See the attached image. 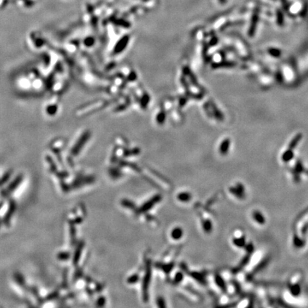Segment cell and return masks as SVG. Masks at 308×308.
Masks as SVG:
<instances>
[{"mask_svg":"<svg viewBox=\"0 0 308 308\" xmlns=\"http://www.w3.org/2000/svg\"><path fill=\"white\" fill-rule=\"evenodd\" d=\"M308 231V208L296 217L292 226V245L296 248H303L305 244Z\"/></svg>","mask_w":308,"mask_h":308,"instance_id":"6da1fadb","label":"cell"},{"mask_svg":"<svg viewBox=\"0 0 308 308\" xmlns=\"http://www.w3.org/2000/svg\"><path fill=\"white\" fill-rule=\"evenodd\" d=\"M181 236V231L180 229H176L173 232V236L176 238H178L179 237Z\"/></svg>","mask_w":308,"mask_h":308,"instance_id":"9c48e42d","label":"cell"},{"mask_svg":"<svg viewBox=\"0 0 308 308\" xmlns=\"http://www.w3.org/2000/svg\"><path fill=\"white\" fill-rule=\"evenodd\" d=\"M14 210H15V205H14H14H10V208H9V211L7 212V215H5V222H7L6 223H8L9 222V220H10V219H11V215H12L13 213H14Z\"/></svg>","mask_w":308,"mask_h":308,"instance_id":"52a82bcc","label":"cell"},{"mask_svg":"<svg viewBox=\"0 0 308 308\" xmlns=\"http://www.w3.org/2000/svg\"><path fill=\"white\" fill-rule=\"evenodd\" d=\"M231 190L234 193L233 195L238 198H243L246 194L245 187L242 183L236 184V186L231 188Z\"/></svg>","mask_w":308,"mask_h":308,"instance_id":"5b68a950","label":"cell"},{"mask_svg":"<svg viewBox=\"0 0 308 308\" xmlns=\"http://www.w3.org/2000/svg\"><path fill=\"white\" fill-rule=\"evenodd\" d=\"M233 242L238 248H243L246 246V234L242 230H237L233 233Z\"/></svg>","mask_w":308,"mask_h":308,"instance_id":"3957f363","label":"cell"},{"mask_svg":"<svg viewBox=\"0 0 308 308\" xmlns=\"http://www.w3.org/2000/svg\"><path fill=\"white\" fill-rule=\"evenodd\" d=\"M22 176H18L17 178L15 179V180L13 181L9 185V186L7 187V189H6L5 191L2 192V195L5 196H8L9 193H11V192H13L14 190L16 189L17 186L20 184V183L22 182Z\"/></svg>","mask_w":308,"mask_h":308,"instance_id":"8992f818","label":"cell"},{"mask_svg":"<svg viewBox=\"0 0 308 308\" xmlns=\"http://www.w3.org/2000/svg\"><path fill=\"white\" fill-rule=\"evenodd\" d=\"M252 218L255 221V223L260 225V226H263L266 222V219H265L264 214L259 210H254L252 212Z\"/></svg>","mask_w":308,"mask_h":308,"instance_id":"277c9868","label":"cell"},{"mask_svg":"<svg viewBox=\"0 0 308 308\" xmlns=\"http://www.w3.org/2000/svg\"><path fill=\"white\" fill-rule=\"evenodd\" d=\"M81 251H82V249H81V248H79L76 250V254H75V257H74V263L75 264H76L77 263V261H78L79 257V256L81 255Z\"/></svg>","mask_w":308,"mask_h":308,"instance_id":"ba28073f","label":"cell"},{"mask_svg":"<svg viewBox=\"0 0 308 308\" xmlns=\"http://www.w3.org/2000/svg\"><path fill=\"white\" fill-rule=\"evenodd\" d=\"M303 280V274L301 272L297 271L290 275L288 278L287 286L292 295L298 296L301 293Z\"/></svg>","mask_w":308,"mask_h":308,"instance_id":"7a4b0ae2","label":"cell"}]
</instances>
